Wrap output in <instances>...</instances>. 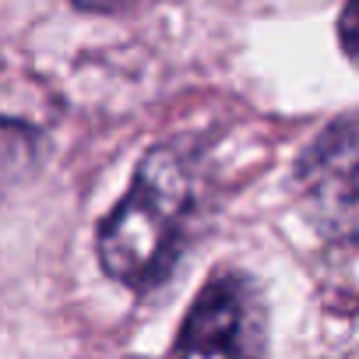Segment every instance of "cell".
<instances>
[{"mask_svg":"<svg viewBox=\"0 0 359 359\" xmlns=\"http://www.w3.org/2000/svg\"><path fill=\"white\" fill-rule=\"evenodd\" d=\"M338 43H341L345 57L359 67V8L355 4L338 15Z\"/></svg>","mask_w":359,"mask_h":359,"instance_id":"277c9868","label":"cell"},{"mask_svg":"<svg viewBox=\"0 0 359 359\" xmlns=\"http://www.w3.org/2000/svg\"><path fill=\"white\" fill-rule=\"evenodd\" d=\"M292 187L320 236L359 243V109L331 120L299 151Z\"/></svg>","mask_w":359,"mask_h":359,"instance_id":"3957f363","label":"cell"},{"mask_svg":"<svg viewBox=\"0 0 359 359\" xmlns=\"http://www.w3.org/2000/svg\"><path fill=\"white\" fill-rule=\"evenodd\" d=\"M268 306L257 282L236 268H219L194 296L180 324L172 359H264Z\"/></svg>","mask_w":359,"mask_h":359,"instance_id":"7a4b0ae2","label":"cell"},{"mask_svg":"<svg viewBox=\"0 0 359 359\" xmlns=\"http://www.w3.org/2000/svg\"><path fill=\"white\" fill-rule=\"evenodd\" d=\"M198 208V172L180 144H155L134 169L127 194L99 222L95 250L109 278L155 289L176 268Z\"/></svg>","mask_w":359,"mask_h":359,"instance_id":"6da1fadb","label":"cell"}]
</instances>
